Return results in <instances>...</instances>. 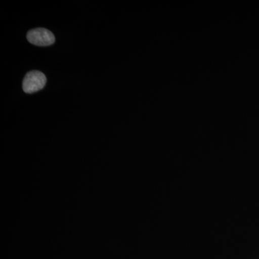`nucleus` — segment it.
Masks as SVG:
<instances>
[{"mask_svg": "<svg viewBox=\"0 0 259 259\" xmlns=\"http://www.w3.org/2000/svg\"><path fill=\"white\" fill-rule=\"evenodd\" d=\"M27 38L30 44L38 47H48L55 42L54 34L45 28H35L30 30L27 35Z\"/></svg>", "mask_w": 259, "mask_h": 259, "instance_id": "obj_2", "label": "nucleus"}, {"mask_svg": "<svg viewBox=\"0 0 259 259\" xmlns=\"http://www.w3.org/2000/svg\"><path fill=\"white\" fill-rule=\"evenodd\" d=\"M47 83V77L44 73L39 71H32L25 75L23 82V91L27 94H32L40 91Z\"/></svg>", "mask_w": 259, "mask_h": 259, "instance_id": "obj_1", "label": "nucleus"}]
</instances>
